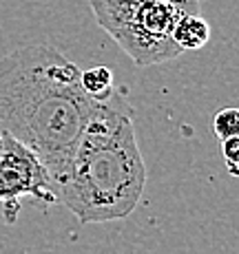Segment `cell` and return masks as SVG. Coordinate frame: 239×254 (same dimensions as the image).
<instances>
[{
	"instance_id": "cell-4",
	"label": "cell",
	"mask_w": 239,
	"mask_h": 254,
	"mask_svg": "<svg viewBox=\"0 0 239 254\" xmlns=\"http://www.w3.org/2000/svg\"><path fill=\"white\" fill-rule=\"evenodd\" d=\"M24 194L56 203V188L45 164L11 135L0 133V203L7 223L16 221L20 210L18 199Z\"/></svg>"
},
{
	"instance_id": "cell-3",
	"label": "cell",
	"mask_w": 239,
	"mask_h": 254,
	"mask_svg": "<svg viewBox=\"0 0 239 254\" xmlns=\"http://www.w3.org/2000/svg\"><path fill=\"white\" fill-rule=\"evenodd\" d=\"M95 20L140 66L162 64L182 56L173 29L182 9L162 0H89Z\"/></svg>"
},
{
	"instance_id": "cell-2",
	"label": "cell",
	"mask_w": 239,
	"mask_h": 254,
	"mask_svg": "<svg viewBox=\"0 0 239 254\" xmlns=\"http://www.w3.org/2000/svg\"><path fill=\"white\" fill-rule=\"evenodd\" d=\"M146 184V168L138 148L133 109L122 93L97 102L73 159L56 184V201L86 223L124 219L138 208Z\"/></svg>"
},
{
	"instance_id": "cell-6",
	"label": "cell",
	"mask_w": 239,
	"mask_h": 254,
	"mask_svg": "<svg viewBox=\"0 0 239 254\" xmlns=\"http://www.w3.org/2000/svg\"><path fill=\"white\" fill-rule=\"evenodd\" d=\"M80 84L84 93L95 102H102L111 97L113 93V73L109 66H93V69L80 71Z\"/></svg>"
},
{
	"instance_id": "cell-8",
	"label": "cell",
	"mask_w": 239,
	"mask_h": 254,
	"mask_svg": "<svg viewBox=\"0 0 239 254\" xmlns=\"http://www.w3.org/2000/svg\"><path fill=\"white\" fill-rule=\"evenodd\" d=\"M222 153H224V159H226L228 173H231L233 177H237V175H239V168H237V159H239V137H237V135L222 139Z\"/></svg>"
},
{
	"instance_id": "cell-7",
	"label": "cell",
	"mask_w": 239,
	"mask_h": 254,
	"mask_svg": "<svg viewBox=\"0 0 239 254\" xmlns=\"http://www.w3.org/2000/svg\"><path fill=\"white\" fill-rule=\"evenodd\" d=\"M213 128L219 139L233 137L239 133V111L237 109H222L213 120Z\"/></svg>"
},
{
	"instance_id": "cell-5",
	"label": "cell",
	"mask_w": 239,
	"mask_h": 254,
	"mask_svg": "<svg viewBox=\"0 0 239 254\" xmlns=\"http://www.w3.org/2000/svg\"><path fill=\"white\" fill-rule=\"evenodd\" d=\"M173 40L182 51H197L211 40V24L204 20L202 13H184L173 29Z\"/></svg>"
},
{
	"instance_id": "cell-1",
	"label": "cell",
	"mask_w": 239,
	"mask_h": 254,
	"mask_svg": "<svg viewBox=\"0 0 239 254\" xmlns=\"http://www.w3.org/2000/svg\"><path fill=\"white\" fill-rule=\"evenodd\" d=\"M95 104L80 84V66L56 47H18L0 60V133L45 164L53 188L69 168Z\"/></svg>"
},
{
	"instance_id": "cell-9",
	"label": "cell",
	"mask_w": 239,
	"mask_h": 254,
	"mask_svg": "<svg viewBox=\"0 0 239 254\" xmlns=\"http://www.w3.org/2000/svg\"><path fill=\"white\" fill-rule=\"evenodd\" d=\"M162 2L175 4V7L182 9L184 13H202V2H199V0H162Z\"/></svg>"
}]
</instances>
